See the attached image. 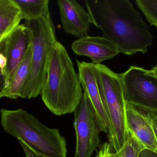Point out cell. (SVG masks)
Returning <instances> with one entry per match:
<instances>
[{
  "mask_svg": "<svg viewBox=\"0 0 157 157\" xmlns=\"http://www.w3.org/2000/svg\"><path fill=\"white\" fill-rule=\"evenodd\" d=\"M92 25L120 53L146 54L153 37L140 13L128 0H85Z\"/></svg>",
  "mask_w": 157,
  "mask_h": 157,
  "instance_id": "cell-1",
  "label": "cell"
},
{
  "mask_svg": "<svg viewBox=\"0 0 157 157\" xmlns=\"http://www.w3.org/2000/svg\"><path fill=\"white\" fill-rule=\"evenodd\" d=\"M83 93L73 62L64 46L57 40L50 53L46 78L41 92L43 102L56 115L71 113L80 103Z\"/></svg>",
  "mask_w": 157,
  "mask_h": 157,
  "instance_id": "cell-2",
  "label": "cell"
},
{
  "mask_svg": "<svg viewBox=\"0 0 157 157\" xmlns=\"http://www.w3.org/2000/svg\"><path fill=\"white\" fill-rule=\"evenodd\" d=\"M1 123L6 133L44 157H67V141L57 128L42 124L22 109L1 110Z\"/></svg>",
  "mask_w": 157,
  "mask_h": 157,
  "instance_id": "cell-3",
  "label": "cell"
},
{
  "mask_svg": "<svg viewBox=\"0 0 157 157\" xmlns=\"http://www.w3.org/2000/svg\"><path fill=\"white\" fill-rule=\"evenodd\" d=\"M33 33L31 70L28 83L21 98L31 99L41 95L46 78L49 57L57 41L56 28L50 12L36 21H25Z\"/></svg>",
  "mask_w": 157,
  "mask_h": 157,
  "instance_id": "cell-4",
  "label": "cell"
},
{
  "mask_svg": "<svg viewBox=\"0 0 157 157\" xmlns=\"http://www.w3.org/2000/svg\"><path fill=\"white\" fill-rule=\"evenodd\" d=\"M96 65L103 88L110 122L109 142L115 152L120 151L127 138L125 101L119 74L103 64Z\"/></svg>",
  "mask_w": 157,
  "mask_h": 157,
  "instance_id": "cell-5",
  "label": "cell"
},
{
  "mask_svg": "<svg viewBox=\"0 0 157 157\" xmlns=\"http://www.w3.org/2000/svg\"><path fill=\"white\" fill-rule=\"evenodd\" d=\"M148 70L131 66L119 74L125 102L157 113V78Z\"/></svg>",
  "mask_w": 157,
  "mask_h": 157,
  "instance_id": "cell-6",
  "label": "cell"
},
{
  "mask_svg": "<svg viewBox=\"0 0 157 157\" xmlns=\"http://www.w3.org/2000/svg\"><path fill=\"white\" fill-rule=\"evenodd\" d=\"M74 113L76 136L74 157H91L100 147V133L102 131L94 108L85 92Z\"/></svg>",
  "mask_w": 157,
  "mask_h": 157,
  "instance_id": "cell-7",
  "label": "cell"
},
{
  "mask_svg": "<svg viewBox=\"0 0 157 157\" xmlns=\"http://www.w3.org/2000/svg\"><path fill=\"white\" fill-rule=\"evenodd\" d=\"M32 30L24 24L20 25L10 35L0 41L1 54L6 57V67L1 71V89L8 85L33 43Z\"/></svg>",
  "mask_w": 157,
  "mask_h": 157,
  "instance_id": "cell-8",
  "label": "cell"
},
{
  "mask_svg": "<svg viewBox=\"0 0 157 157\" xmlns=\"http://www.w3.org/2000/svg\"><path fill=\"white\" fill-rule=\"evenodd\" d=\"M83 91L87 94L97 116L102 132L108 134L110 122L102 84L96 65L76 59Z\"/></svg>",
  "mask_w": 157,
  "mask_h": 157,
  "instance_id": "cell-9",
  "label": "cell"
},
{
  "mask_svg": "<svg viewBox=\"0 0 157 157\" xmlns=\"http://www.w3.org/2000/svg\"><path fill=\"white\" fill-rule=\"evenodd\" d=\"M57 3L64 32L78 39L89 35L92 22L84 7L75 0H58Z\"/></svg>",
  "mask_w": 157,
  "mask_h": 157,
  "instance_id": "cell-10",
  "label": "cell"
},
{
  "mask_svg": "<svg viewBox=\"0 0 157 157\" xmlns=\"http://www.w3.org/2000/svg\"><path fill=\"white\" fill-rule=\"evenodd\" d=\"M71 49L78 56L90 58L95 65L112 59L120 53L116 47L104 36L89 35L73 42Z\"/></svg>",
  "mask_w": 157,
  "mask_h": 157,
  "instance_id": "cell-11",
  "label": "cell"
},
{
  "mask_svg": "<svg viewBox=\"0 0 157 157\" xmlns=\"http://www.w3.org/2000/svg\"><path fill=\"white\" fill-rule=\"evenodd\" d=\"M127 128L146 148L157 152V140L148 122L135 106L125 102Z\"/></svg>",
  "mask_w": 157,
  "mask_h": 157,
  "instance_id": "cell-12",
  "label": "cell"
},
{
  "mask_svg": "<svg viewBox=\"0 0 157 157\" xmlns=\"http://www.w3.org/2000/svg\"><path fill=\"white\" fill-rule=\"evenodd\" d=\"M31 47L8 85L0 90V98L16 100L21 98L23 92L28 83L31 70Z\"/></svg>",
  "mask_w": 157,
  "mask_h": 157,
  "instance_id": "cell-13",
  "label": "cell"
},
{
  "mask_svg": "<svg viewBox=\"0 0 157 157\" xmlns=\"http://www.w3.org/2000/svg\"><path fill=\"white\" fill-rule=\"evenodd\" d=\"M22 20L21 11L14 0H0V41L10 35Z\"/></svg>",
  "mask_w": 157,
  "mask_h": 157,
  "instance_id": "cell-14",
  "label": "cell"
},
{
  "mask_svg": "<svg viewBox=\"0 0 157 157\" xmlns=\"http://www.w3.org/2000/svg\"><path fill=\"white\" fill-rule=\"evenodd\" d=\"M19 6L22 20L31 21L39 20L50 12L48 0H14Z\"/></svg>",
  "mask_w": 157,
  "mask_h": 157,
  "instance_id": "cell-15",
  "label": "cell"
},
{
  "mask_svg": "<svg viewBox=\"0 0 157 157\" xmlns=\"http://www.w3.org/2000/svg\"><path fill=\"white\" fill-rule=\"evenodd\" d=\"M135 2L148 22L157 30V0H136Z\"/></svg>",
  "mask_w": 157,
  "mask_h": 157,
  "instance_id": "cell-16",
  "label": "cell"
},
{
  "mask_svg": "<svg viewBox=\"0 0 157 157\" xmlns=\"http://www.w3.org/2000/svg\"><path fill=\"white\" fill-rule=\"evenodd\" d=\"M141 142L128 130L127 138L119 152V157H138L140 152L145 148Z\"/></svg>",
  "mask_w": 157,
  "mask_h": 157,
  "instance_id": "cell-17",
  "label": "cell"
},
{
  "mask_svg": "<svg viewBox=\"0 0 157 157\" xmlns=\"http://www.w3.org/2000/svg\"><path fill=\"white\" fill-rule=\"evenodd\" d=\"M151 126L157 140V113L143 108H137Z\"/></svg>",
  "mask_w": 157,
  "mask_h": 157,
  "instance_id": "cell-18",
  "label": "cell"
},
{
  "mask_svg": "<svg viewBox=\"0 0 157 157\" xmlns=\"http://www.w3.org/2000/svg\"><path fill=\"white\" fill-rule=\"evenodd\" d=\"M110 142H105L99 147L95 157H119V152H114Z\"/></svg>",
  "mask_w": 157,
  "mask_h": 157,
  "instance_id": "cell-19",
  "label": "cell"
},
{
  "mask_svg": "<svg viewBox=\"0 0 157 157\" xmlns=\"http://www.w3.org/2000/svg\"><path fill=\"white\" fill-rule=\"evenodd\" d=\"M20 145L23 149L26 157H44L35 152L31 148L29 147L25 143L21 140H18Z\"/></svg>",
  "mask_w": 157,
  "mask_h": 157,
  "instance_id": "cell-20",
  "label": "cell"
},
{
  "mask_svg": "<svg viewBox=\"0 0 157 157\" xmlns=\"http://www.w3.org/2000/svg\"><path fill=\"white\" fill-rule=\"evenodd\" d=\"M138 157H157V152L145 148L140 152Z\"/></svg>",
  "mask_w": 157,
  "mask_h": 157,
  "instance_id": "cell-21",
  "label": "cell"
},
{
  "mask_svg": "<svg viewBox=\"0 0 157 157\" xmlns=\"http://www.w3.org/2000/svg\"><path fill=\"white\" fill-rule=\"evenodd\" d=\"M147 72L150 75H152L157 78V66L153 67L149 70H147Z\"/></svg>",
  "mask_w": 157,
  "mask_h": 157,
  "instance_id": "cell-22",
  "label": "cell"
}]
</instances>
